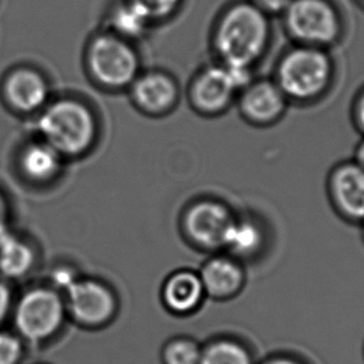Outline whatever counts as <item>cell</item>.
I'll use <instances>...</instances> for the list:
<instances>
[{
  "mask_svg": "<svg viewBox=\"0 0 364 364\" xmlns=\"http://www.w3.org/2000/svg\"><path fill=\"white\" fill-rule=\"evenodd\" d=\"M267 16L250 0L238 1L223 13L215 33V49L223 64L252 69L269 43Z\"/></svg>",
  "mask_w": 364,
  "mask_h": 364,
  "instance_id": "obj_1",
  "label": "cell"
},
{
  "mask_svg": "<svg viewBox=\"0 0 364 364\" xmlns=\"http://www.w3.org/2000/svg\"><path fill=\"white\" fill-rule=\"evenodd\" d=\"M14 332L26 344H44L59 336L68 319L65 299L48 282L31 284L18 294L11 312Z\"/></svg>",
  "mask_w": 364,
  "mask_h": 364,
  "instance_id": "obj_2",
  "label": "cell"
},
{
  "mask_svg": "<svg viewBox=\"0 0 364 364\" xmlns=\"http://www.w3.org/2000/svg\"><path fill=\"white\" fill-rule=\"evenodd\" d=\"M333 64L322 48L297 46L279 60L276 84L284 97L296 102H309L328 89Z\"/></svg>",
  "mask_w": 364,
  "mask_h": 364,
  "instance_id": "obj_3",
  "label": "cell"
},
{
  "mask_svg": "<svg viewBox=\"0 0 364 364\" xmlns=\"http://www.w3.org/2000/svg\"><path fill=\"white\" fill-rule=\"evenodd\" d=\"M39 130L44 142L61 156H76L89 149L95 137V120L80 102L61 100L43 112Z\"/></svg>",
  "mask_w": 364,
  "mask_h": 364,
  "instance_id": "obj_4",
  "label": "cell"
},
{
  "mask_svg": "<svg viewBox=\"0 0 364 364\" xmlns=\"http://www.w3.org/2000/svg\"><path fill=\"white\" fill-rule=\"evenodd\" d=\"M66 314L71 323L86 331L107 328L117 319L120 301L104 279L81 274L64 291Z\"/></svg>",
  "mask_w": 364,
  "mask_h": 364,
  "instance_id": "obj_5",
  "label": "cell"
},
{
  "mask_svg": "<svg viewBox=\"0 0 364 364\" xmlns=\"http://www.w3.org/2000/svg\"><path fill=\"white\" fill-rule=\"evenodd\" d=\"M284 16L286 31L299 46L323 49L341 36V18L328 0H292Z\"/></svg>",
  "mask_w": 364,
  "mask_h": 364,
  "instance_id": "obj_6",
  "label": "cell"
},
{
  "mask_svg": "<svg viewBox=\"0 0 364 364\" xmlns=\"http://www.w3.org/2000/svg\"><path fill=\"white\" fill-rule=\"evenodd\" d=\"M235 218L226 203L213 198L198 200L182 213V235L200 251L216 252L225 247Z\"/></svg>",
  "mask_w": 364,
  "mask_h": 364,
  "instance_id": "obj_7",
  "label": "cell"
},
{
  "mask_svg": "<svg viewBox=\"0 0 364 364\" xmlns=\"http://www.w3.org/2000/svg\"><path fill=\"white\" fill-rule=\"evenodd\" d=\"M251 69L242 66H210L198 76L193 86V102L200 112L218 114L231 104L238 91L247 87Z\"/></svg>",
  "mask_w": 364,
  "mask_h": 364,
  "instance_id": "obj_8",
  "label": "cell"
},
{
  "mask_svg": "<svg viewBox=\"0 0 364 364\" xmlns=\"http://www.w3.org/2000/svg\"><path fill=\"white\" fill-rule=\"evenodd\" d=\"M87 63L91 74L102 85L122 87L136 79V54L117 36H102L92 41L87 53Z\"/></svg>",
  "mask_w": 364,
  "mask_h": 364,
  "instance_id": "obj_9",
  "label": "cell"
},
{
  "mask_svg": "<svg viewBox=\"0 0 364 364\" xmlns=\"http://www.w3.org/2000/svg\"><path fill=\"white\" fill-rule=\"evenodd\" d=\"M331 203L341 218L364 223V168L355 161L334 167L328 178Z\"/></svg>",
  "mask_w": 364,
  "mask_h": 364,
  "instance_id": "obj_10",
  "label": "cell"
},
{
  "mask_svg": "<svg viewBox=\"0 0 364 364\" xmlns=\"http://www.w3.org/2000/svg\"><path fill=\"white\" fill-rule=\"evenodd\" d=\"M198 273L206 297L220 302L235 299L246 284L242 263L228 253L208 258Z\"/></svg>",
  "mask_w": 364,
  "mask_h": 364,
  "instance_id": "obj_11",
  "label": "cell"
},
{
  "mask_svg": "<svg viewBox=\"0 0 364 364\" xmlns=\"http://www.w3.org/2000/svg\"><path fill=\"white\" fill-rule=\"evenodd\" d=\"M160 299L168 314L176 317H188L196 314L208 297L198 272L177 269L164 281Z\"/></svg>",
  "mask_w": 364,
  "mask_h": 364,
  "instance_id": "obj_12",
  "label": "cell"
},
{
  "mask_svg": "<svg viewBox=\"0 0 364 364\" xmlns=\"http://www.w3.org/2000/svg\"><path fill=\"white\" fill-rule=\"evenodd\" d=\"M287 107V97L276 81L251 82L242 90L240 110L245 119L255 125H268L277 122Z\"/></svg>",
  "mask_w": 364,
  "mask_h": 364,
  "instance_id": "obj_13",
  "label": "cell"
},
{
  "mask_svg": "<svg viewBox=\"0 0 364 364\" xmlns=\"http://www.w3.org/2000/svg\"><path fill=\"white\" fill-rule=\"evenodd\" d=\"M38 262V248L29 237L11 228L0 235V279L8 282L28 279Z\"/></svg>",
  "mask_w": 364,
  "mask_h": 364,
  "instance_id": "obj_14",
  "label": "cell"
},
{
  "mask_svg": "<svg viewBox=\"0 0 364 364\" xmlns=\"http://www.w3.org/2000/svg\"><path fill=\"white\" fill-rule=\"evenodd\" d=\"M266 242L267 233L259 220L251 216H236L228 231L223 250L242 262L258 257L266 247Z\"/></svg>",
  "mask_w": 364,
  "mask_h": 364,
  "instance_id": "obj_15",
  "label": "cell"
},
{
  "mask_svg": "<svg viewBox=\"0 0 364 364\" xmlns=\"http://www.w3.org/2000/svg\"><path fill=\"white\" fill-rule=\"evenodd\" d=\"M6 95L11 107L21 112H34L46 102L48 85L36 71L21 69L8 77Z\"/></svg>",
  "mask_w": 364,
  "mask_h": 364,
  "instance_id": "obj_16",
  "label": "cell"
},
{
  "mask_svg": "<svg viewBox=\"0 0 364 364\" xmlns=\"http://www.w3.org/2000/svg\"><path fill=\"white\" fill-rule=\"evenodd\" d=\"M132 95L139 107L147 112H160L172 107L177 89L168 76L154 73L135 79Z\"/></svg>",
  "mask_w": 364,
  "mask_h": 364,
  "instance_id": "obj_17",
  "label": "cell"
},
{
  "mask_svg": "<svg viewBox=\"0 0 364 364\" xmlns=\"http://www.w3.org/2000/svg\"><path fill=\"white\" fill-rule=\"evenodd\" d=\"M61 155L46 142L26 147L21 156V170L31 181L46 182L59 173Z\"/></svg>",
  "mask_w": 364,
  "mask_h": 364,
  "instance_id": "obj_18",
  "label": "cell"
},
{
  "mask_svg": "<svg viewBox=\"0 0 364 364\" xmlns=\"http://www.w3.org/2000/svg\"><path fill=\"white\" fill-rule=\"evenodd\" d=\"M200 364H253V357L237 339L223 337L203 344Z\"/></svg>",
  "mask_w": 364,
  "mask_h": 364,
  "instance_id": "obj_19",
  "label": "cell"
},
{
  "mask_svg": "<svg viewBox=\"0 0 364 364\" xmlns=\"http://www.w3.org/2000/svg\"><path fill=\"white\" fill-rule=\"evenodd\" d=\"M203 344L188 336L167 339L160 353L162 364H200Z\"/></svg>",
  "mask_w": 364,
  "mask_h": 364,
  "instance_id": "obj_20",
  "label": "cell"
},
{
  "mask_svg": "<svg viewBox=\"0 0 364 364\" xmlns=\"http://www.w3.org/2000/svg\"><path fill=\"white\" fill-rule=\"evenodd\" d=\"M147 23L149 19L146 16L132 3L120 6L112 16L114 28L124 36H141Z\"/></svg>",
  "mask_w": 364,
  "mask_h": 364,
  "instance_id": "obj_21",
  "label": "cell"
},
{
  "mask_svg": "<svg viewBox=\"0 0 364 364\" xmlns=\"http://www.w3.org/2000/svg\"><path fill=\"white\" fill-rule=\"evenodd\" d=\"M26 343L14 332L0 327V364H21Z\"/></svg>",
  "mask_w": 364,
  "mask_h": 364,
  "instance_id": "obj_22",
  "label": "cell"
},
{
  "mask_svg": "<svg viewBox=\"0 0 364 364\" xmlns=\"http://www.w3.org/2000/svg\"><path fill=\"white\" fill-rule=\"evenodd\" d=\"M181 0H130L149 21L170 16Z\"/></svg>",
  "mask_w": 364,
  "mask_h": 364,
  "instance_id": "obj_23",
  "label": "cell"
},
{
  "mask_svg": "<svg viewBox=\"0 0 364 364\" xmlns=\"http://www.w3.org/2000/svg\"><path fill=\"white\" fill-rule=\"evenodd\" d=\"M81 274L82 273L77 268L70 266L69 263H58L56 266L51 268L49 276H48L49 279L46 282L61 294H64V291L68 287H70L71 284H74Z\"/></svg>",
  "mask_w": 364,
  "mask_h": 364,
  "instance_id": "obj_24",
  "label": "cell"
},
{
  "mask_svg": "<svg viewBox=\"0 0 364 364\" xmlns=\"http://www.w3.org/2000/svg\"><path fill=\"white\" fill-rule=\"evenodd\" d=\"M16 297L11 282L0 279V327L11 318Z\"/></svg>",
  "mask_w": 364,
  "mask_h": 364,
  "instance_id": "obj_25",
  "label": "cell"
},
{
  "mask_svg": "<svg viewBox=\"0 0 364 364\" xmlns=\"http://www.w3.org/2000/svg\"><path fill=\"white\" fill-rule=\"evenodd\" d=\"M264 14H284L292 0H250Z\"/></svg>",
  "mask_w": 364,
  "mask_h": 364,
  "instance_id": "obj_26",
  "label": "cell"
},
{
  "mask_svg": "<svg viewBox=\"0 0 364 364\" xmlns=\"http://www.w3.org/2000/svg\"><path fill=\"white\" fill-rule=\"evenodd\" d=\"M11 228V213L6 198L0 193V235Z\"/></svg>",
  "mask_w": 364,
  "mask_h": 364,
  "instance_id": "obj_27",
  "label": "cell"
},
{
  "mask_svg": "<svg viewBox=\"0 0 364 364\" xmlns=\"http://www.w3.org/2000/svg\"><path fill=\"white\" fill-rule=\"evenodd\" d=\"M354 119L359 129L364 132V91L360 94L354 107Z\"/></svg>",
  "mask_w": 364,
  "mask_h": 364,
  "instance_id": "obj_28",
  "label": "cell"
},
{
  "mask_svg": "<svg viewBox=\"0 0 364 364\" xmlns=\"http://www.w3.org/2000/svg\"><path fill=\"white\" fill-rule=\"evenodd\" d=\"M262 364H306L304 362H301L299 359L291 357V355H273L269 358L266 359Z\"/></svg>",
  "mask_w": 364,
  "mask_h": 364,
  "instance_id": "obj_29",
  "label": "cell"
},
{
  "mask_svg": "<svg viewBox=\"0 0 364 364\" xmlns=\"http://www.w3.org/2000/svg\"><path fill=\"white\" fill-rule=\"evenodd\" d=\"M354 161L358 164L359 166L364 168V139L362 141L359 142L358 146L355 149V159Z\"/></svg>",
  "mask_w": 364,
  "mask_h": 364,
  "instance_id": "obj_30",
  "label": "cell"
},
{
  "mask_svg": "<svg viewBox=\"0 0 364 364\" xmlns=\"http://www.w3.org/2000/svg\"><path fill=\"white\" fill-rule=\"evenodd\" d=\"M362 1V4H364V0H360Z\"/></svg>",
  "mask_w": 364,
  "mask_h": 364,
  "instance_id": "obj_31",
  "label": "cell"
},
{
  "mask_svg": "<svg viewBox=\"0 0 364 364\" xmlns=\"http://www.w3.org/2000/svg\"><path fill=\"white\" fill-rule=\"evenodd\" d=\"M363 225H364V223H363Z\"/></svg>",
  "mask_w": 364,
  "mask_h": 364,
  "instance_id": "obj_32",
  "label": "cell"
}]
</instances>
